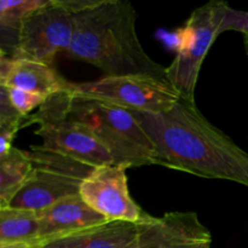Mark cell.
Returning <instances> with one entry per match:
<instances>
[{
	"label": "cell",
	"mask_w": 248,
	"mask_h": 248,
	"mask_svg": "<svg viewBox=\"0 0 248 248\" xmlns=\"http://www.w3.org/2000/svg\"><path fill=\"white\" fill-rule=\"evenodd\" d=\"M126 167L103 165L82 181L80 198L107 220L138 222L145 216L130 195Z\"/></svg>",
	"instance_id": "9"
},
{
	"label": "cell",
	"mask_w": 248,
	"mask_h": 248,
	"mask_svg": "<svg viewBox=\"0 0 248 248\" xmlns=\"http://www.w3.org/2000/svg\"><path fill=\"white\" fill-rule=\"evenodd\" d=\"M48 0H0V21L19 29L31 15L47 4Z\"/></svg>",
	"instance_id": "16"
},
{
	"label": "cell",
	"mask_w": 248,
	"mask_h": 248,
	"mask_svg": "<svg viewBox=\"0 0 248 248\" xmlns=\"http://www.w3.org/2000/svg\"><path fill=\"white\" fill-rule=\"evenodd\" d=\"M245 47H246V52H247V56H248V38H247V36H245Z\"/></svg>",
	"instance_id": "26"
},
{
	"label": "cell",
	"mask_w": 248,
	"mask_h": 248,
	"mask_svg": "<svg viewBox=\"0 0 248 248\" xmlns=\"http://www.w3.org/2000/svg\"><path fill=\"white\" fill-rule=\"evenodd\" d=\"M68 82L69 81L58 74L52 64L18 58L14 60L6 86L35 92L48 98L58 92L64 91Z\"/></svg>",
	"instance_id": "13"
},
{
	"label": "cell",
	"mask_w": 248,
	"mask_h": 248,
	"mask_svg": "<svg viewBox=\"0 0 248 248\" xmlns=\"http://www.w3.org/2000/svg\"><path fill=\"white\" fill-rule=\"evenodd\" d=\"M39 242L107 222L80 195L68 196L38 213ZM36 244V245H38Z\"/></svg>",
	"instance_id": "12"
},
{
	"label": "cell",
	"mask_w": 248,
	"mask_h": 248,
	"mask_svg": "<svg viewBox=\"0 0 248 248\" xmlns=\"http://www.w3.org/2000/svg\"><path fill=\"white\" fill-rule=\"evenodd\" d=\"M229 5L212 0L191 12L177 35L176 57L166 67V79L182 98L195 102V89L201 67L216 39Z\"/></svg>",
	"instance_id": "6"
},
{
	"label": "cell",
	"mask_w": 248,
	"mask_h": 248,
	"mask_svg": "<svg viewBox=\"0 0 248 248\" xmlns=\"http://www.w3.org/2000/svg\"><path fill=\"white\" fill-rule=\"evenodd\" d=\"M65 90L75 96L144 113L169 110L181 98L167 80L150 75L103 77L94 81L68 82Z\"/></svg>",
	"instance_id": "7"
},
{
	"label": "cell",
	"mask_w": 248,
	"mask_h": 248,
	"mask_svg": "<svg viewBox=\"0 0 248 248\" xmlns=\"http://www.w3.org/2000/svg\"><path fill=\"white\" fill-rule=\"evenodd\" d=\"M228 31H240L248 38V12L228 7L222 23V33Z\"/></svg>",
	"instance_id": "19"
},
{
	"label": "cell",
	"mask_w": 248,
	"mask_h": 248,
	"mask_svg": "<svg viewBox=\"0 0 248 248\" xmlns=\"http://www.w3.org/2000/svg\"><path fill=\"white\" fill-rule=\"evenodd\" d=\"M19 130H21L19 127H15L0 133V156H5L12 152V149L15 148L12 145V142H14L15 137Z\"/></svg>",
	"instance_id": "21"
},
{
	"label": "cell",
	"mask_w": 248,
	"mask_h": 248,
	"mask_svg": "<svg viewBox=\"0 0 248 248\" xmlns=\"http://www.w3.org/2000/svg\"><path fill=\"white\" fill-rule=\"evenodd\" d=\"M74 35V19L65 0H48L19 28L18 51L14 60L52 64L56 56L68 52Z\"/></svg>",
	"instance_id": "8"
},
{
	"label": "cell",
	"mask_w": 248,
	"mask_h": 248,
	"mask_svg": "<svg viewBox=\"0 0 248 248\" xmlns=\"http://www.w3.org/2000/svg\"><path fill=\"white\" fill-rule=\"evenodd\" d=\"M67 94L70 118L96 136L111 155L114 165L126 169L155 165L154 145L130 110L68 91Z\"/></svg>",
	"instance_id": "3"
},
{
	"label": "cell",
	"mask_w": 248,
	"mask_h": 248,
	"mask_svg": "<svg viewBox=\"0 0 248 248\" xmlns=\"http://www.w3.org/2000/svg\"><path fill=\"white\" fill-rule=\"evenodd\" d=\"M7 206V202L5 200H2V199H0V208L2 207H6Z\"/></svg>",
	"instance_id": "25"
},
{
	"label": "cell",
	"mask_w": 248,
	"mask_h": 248,
	"mask_svg": "<svg viewBox=\"0 0 248 248\" xmlns=\"http://www.w3.org/2000/svg\"><path fill=\"white\" fill-rule=\"evenodd\" d=\"M33 165L26 150L14 148L10 154L0 156V199L9 202L24 183Z\"/></svg>",
	"instance_id": "15"
},
{
	"label": "cell",
	"mask_w": 248,
	"mask_h": 248,
	"mask_svg": "<svg viewBox=\"0 0 248 248\" xmlns=\"http://www.w3.org/2000/svg\"><path fill=\"white\" fill-rule=\"evenodd\" d=\"M19 29L0 21V52L15 58L18 51Z\"/></svg>",
	"instance_id": "18"
},
{
	"label": "cell",
	"mask_w": 248,
	"mask_h": 248,
	"mask_svg": "<svg viewBox=\"0 0 248 248\" xmlns=\"http://www.w3.org/2000/svg\"><path fill=\"white\" fill-rule=\"evenodd\" d=\"M0 120L15 125H22V127L26 120V118L17 113L16 109L12 107L9 97V87L5 85H0Z\"/></svg>",
	"instance_id": "20"
},
{
	"label": "cell",
	"mask_w": 248,
	"mask_h": 248,
	"mask_svg": "<svg viewBox=\"0 0 248 248\" xmlns=\"http://www.w3.org/2000/svg\"><path fill=\"white\" fill-rule=\"evenodd\" d=\"M14 65V58L0 52V85L6 86V80Z\"/></svg>",
	"instance_id": "22"
},
{
	"label": "cell",
	"mask_w": 248,
	"mask_h": 248,
	"mask_svg": "<svg viewBox=\"0 0 248 248\" xmlns=\"http://www.w3.org/2000/svg\"><path fill=\"white\" fill-rule=\"evenodd\" d=\"M67 91L50 96L38 111L27 116L23 127L36 124L41 147L90 167L114 165V160L96 136L72 119L67 109Z\"/></svg>",
	"instance_id": "5"
},
{
	"label": "cell",
	"mask_w": 248,
	"mask_h": 248,
	"mask_svg": "<svg viewBox=\"0 0 248 248\" xmlns=\"http://www.w3.org/2000/svg\"><path fill=\"white\" fill-rule=\"evenodd\" d=\"M0 248H35L31 245H7L0 244Z\"/></svg>",
	"instance_id": "24"
},
{
	"label": "cell",
	"mask_w": 248,
	"mask_h": 248,
	"mask_svg": "<svg viewBox=\"0 0 248 248\" xmlns=\"http://www.w3.org/2000/svg\"><path fill=\"white\" fill-rule=\"evenodd\" d=\"M74 19L68 55L98 68L104 77L150 75L166 79V67L145 52L127 0H65Z\"/></svg>",
	"instance_id": "2"
},
{
	"label": "cell",
	"mask_w": 248,
	"mask_h": 248,
	"mask_svg": "<svg viewBox=\"0 0 248 248\" xmlns=\"http://www.w3.org/2000/svg\"><path fill=\"white\" fill-rule=\"evenodd\" d=\"M15 127L23 128L22 127V125H15V124H9V123H6V121L0 120V133L5 132V131H7V130H11V128H15Z\"/></svg>",
	"instance_id": "23"
},
{
	"label": "cell",
	"mask_w": 248,
	"mask_h": 248,
	"mask_svg": "<svg viewBox=\"0 0 248 248\" xmlns=\"http://www.w3.org/2000/svg\"><path fill=\"white\" fill-rule=\"evenodd\" d=\"M38 242V213L7 206L0 208V244L35 246Z\"/></svg>",
	"instance_id": "14"
},
{
	"label": "cell",
	"mask_w": 248,
	"mask_h": 248,
	"mask_svg": "<svg viewBox=\"0 0 248 248\" xmlns=\"http://www.w3.org/2000/svg\"><path fill=\"white\" fill-rule=\"evenodd\" d=\"M152 216L138 222L107 220L35 245V248H131Z\"/></svg>",
	"instance_id": "11"
},
{
	"label": "cell",
	"mask_w": 248,
	"mask_h": 248,
	"mask_svg": "<svg viewBox=\"0 0 248 248\" xmlns=\"http://www.w3.org/2000/svg\"><path fill=\"white\" fill-rule=\"evenodd\" d=\"M33 169L7 207L39 213L57 201L78 195L82 181L94 167L33 145L26 150Z\"/></svg>",
	"instance_id": "4"
},
{
	"label": "cell",
	"mask_w": 248,
	"mask_h": 248,
	"mask_svg": "<svg viewBox=\"0 0 248 248\" xmlns=\"http://www.w3.org/2000/svg\"><path fill=\"white\" fill-rule=\"evenodd\" d=\"M9 97L12 107L24 118L31 115L34 109L40 108L47 99V97L43 94L12 87H9Z\"/></svg>",
	"instance_id": "17"
},
{
	"label": "cell",
	"mask_w": 248,
	"mask_h": 248,
	"mask_svg": "<svg viewBox=\"0 0 248 248\" xmlns=\"http://www.w3.org/2000/svg\"><path fill=\"white\" fill-rule=\"evenodd\" d=\"M212 234L195 212L150 217L131 248H210Z\"/></svg>",
	"instance_id": "10"
},
{
	"label": "cell",
	"mask_w": 248,
	"mask_h": 248,
	"mask_svg": "<svg viewBox=\"0 0 248 248\" xmlns=\"http://www.w3.org/2000/svg\"><path fill=\"white\" fill-rule=\"evenodd\" d=\"M131 113L154 145L155 165L248 188V153L213 126L195 102L181 97L162 113Z\"/></svg>",
	"instance_id": "1"
}]
</instances>
